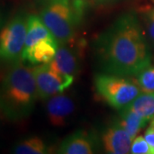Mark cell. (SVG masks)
<instances>
[{
    "label": "cell",
    "mask_w": 154,
    "mask_h": 154,
    "mask_svg": "<svg viewBox=\"0 0 154 154\" xmlns=\"http://www.w3.org/2000/svg\"><path fill=\"white\" fill-rule=\"evenodd\" d=\"M102 140L105 150L108 153L126 154L130 152L133 139L119 123L110 127L104 133Z\"/></svg>",
    "instance_id": "cell-7"
},
{
    "label": "cell",
    "mask_w": 154,
    "mask_h": 154,
    "mask_svg": "<svg viewBox=\"0 0 154 154\" xmlns=\"http://www.w3.org/2000/svg\"><path fill=\"white\" fill-rule=\"evenodd\" d=\"M95 88L102 99L116 109H124L141 92L138 83L113 74L97 75Z\"/></svg>",
    "instance_id": "cell-4"
},
{
    "label": "cell",
    "mask_w": 154,
    "mask_h": 154,
    "mask_svg": "<svg viewBox=\"0 0 154 154\" xmlns=\"http://www.w3.org/2000/svg\"><path fill=\"white\" fill-rule=\"evenodd\" d=\"M97 2H105V1H108V0H96Z\"/></svg>",
    "instance_id": "cell-21"
},
{
    "label": "cell",
    "mask_w": 154,
    "mask_h": 154,
    "mask_svg": "<svg viewBox=\"0 0 154 154\" xmlns=\"http://www.w3.org/2000/svg\"><path fill=\"white\" fill-rule=\"evenodd\" d=\"M145 139L151 147L152 153H154V124L150 123V126L145 134Z\"/></svg>",
    "instance_id": "cell-19"
},
{
    "label": "cell",
    "mask_w": 154,
    "mask_h": 154,
    "mask_svg": "<svg viewBox=\"0 0 154 154\" xmlns=\"http://www.w3.org/2000/svg\"><path fill=\"white\" fill-rule=\"evenodd\" d=\"M40 18L59 45H68L75 36L76 18L69 0H51Z\"/></svg>",
    "instance_id": "cell-3"
},
{
    "label": "cell",
    "mask_w": 154,
    "mask_h": 154,
    "mask_svg": "<svg viewBox=\"0 0 154 154\" xmlns=\"http://www.w3.org/2000/svg\"><path fill=\"white\" fill-rule=\"evenodd\" d=\"M48 63L57 72L74 77L79 68L78 54L66 45H59L55 57Z\"/></svg>",
    "instance_id": "cell-9"
},
{
    "label": "cell",
    "mask_w": 154,
    "mask_h": 154,
    "mask_svg": "<svg viewBox=\"0 0 154 154\" xmlns=\"http://www.w3.org/2000/svg\"><path fill=\"white\" fill-rule=\"evenodd\" d=\"M144 22L146 31L149 38L154 42V9H148L143 11Z\"/></svg>",
    "instance_id": "cell-18"
},
{
    "label": "cell",
    "mask_w": 154,
    "mask_h": 154,
    "mask_svg": "<svg viewBox=\"0 0 154 154\" xmlns=\"http://www.w3.org/2000/svg\"><path fill=\"white\" fill-rule=\"evenodd\" d=\"M48 118L53 126H63L68 117L75 109L74 102L63 94H57L51 97L46 105Z\"/></svg>",
    "instance_id": "cell-8"
},
{
    "label": "cell",
    "mask_w": 154,
    "mask_h": 154,
    "mask_svg": "<svg viewBox=\"0 0 154 154\" xmlns=\"http://www.w3.org/2000/svg\"><path fill=\"white\" fill-rule=\"evenodd\" d=\"M63 154H91L94 152V144L87 133L78 131L63 140L58 148Z\"/></svg>",
    "instance_id": "cell-11"
},
{
    "label": "cell",
    "mask_w": 154,
    "mask_h": 154,
    "mask_svg": "<svg viewBox=\"0 0 154 154\" xmlns=\"http://www.w3.org/2000/svg\"><path fill=\"white\" fill-rule=\"evenodd\" d=\"M99 48L105 69L113 75H137L151 63L144 33L133 14L122 15L111 25Z\"/></svg>",
    "instance_id": "cell-1"
},
{
    "label": "cell",
    "mask_w": 154,
    "mask_h": 154,
    "mask_svg": "<svg viewBox=\"0 0 154 154\" xmlns=\"http://www.w3.org/2000/svg\"><path fill=\"white\" fill-rule=\"evenodd\" d=\"M58 46L59 44L55 38L41 40L31 48L23 51L22 60H27L33 64L47 63L55 57Z\"/></svg>",
    "instance_id": "cell-10"
},
{
    "label": "cell",
    "mask_w": 154,
    "mask_h": 154,
    "mask_svg": "<svg viewBox=\"0 0 154 154\" xmlns=\"http://www.w3.org/2000/svg\"><path fill=\"white\" fill-rule=\"evenodd\" d=\"M137 83L141 92L153 93L154 92V68L147 67L137 75Z\"/></svg>",
    "instance_id": "cell-16"
},
{
    "label": "cell",
    "mask_w": 154,
    "mask_h": 154,
    "mask_svg": "<svg viewBox=\"0 0 154 154\" xmlns=\"http://www.w3.org/2000/svg\"><path fill=\"white\" fill-rule=\"evenodd\" d=\"M0 114H1V112H0Z\"/></svg>",
    "instance_id": "cell-22"
},
{
    "label": "cell",
    "mask_w": 154,
    "mask_h": 154,
    "mask_svg": "<svg viewBox=\"0 0 154 154\" xmlns=\"http://www.w3.org/2000/svg\"><path fill=\"white\" fill-rule=\"evenodd\" d=\"M130 152L133 154H151L152 150L145 138L136 136L131 145Z\"/></svg>",
    "instance_id": "cell-17"
},
{
    "label": "cell",
    "mask_w": 154,
    "mask_h": 154,
    "mask_svg": "<svg viewBox=\"0 0 154 154\" xmlns=\"http://www.w3.org/2000/svg\"><path fill=\"white\" fill-rule=\"evenodd\" d=\"M13 152L17 154H44L47 152V147L42 139L30 137L17 144L13 149Z\"/></svg>",
    "instance_id": "cell-15"
},
{
    "label": "cell",
    "mask_w": 154,
    "mask_h": 154,
    "mask_svg": "<svg viewBox=\"0 0 154 154\" xmlns=\"http://www.w3.org/2000/svg\"><path fill=\"white\" fill-rule=\"evenodd\" d=\"M3 25H4V18H3V16L0 12V32L3 28Z\"/></svg>",
    "instance_id": "cell-20"
},
{
    "label": "cell",
    "mask_w": 154,
    "mask_h": 154,
    "mask_svg": "<svg viewBox=\"0 0 154 154\" xmlns=\"http://www.w3.org/2000/svg\"><path fill=\"white\" fill-rule=\"evenodd\" d=\"M125 108L130 109L141 116L151 120L154 116V92L140 94L137 98Z\"/></svg>",
    "instance_id": "cell-14"
},
{
    "label": "cell",
    "mask_w": 154,
    "mask_h": 154,
    "mask_svg": "<svg viewBox=\"0 0 154 154\" xmlns=\"http://www.w3.org/2000/svg\"><path fill=\"white\" fill-rule=\"evenodd\" d=\"M39 99H50L57 94H62L73 83L74 77L65 75L54 70L50 64L41 63L33 68Z\"/></svg>",
    "instance_id": "cell-6"
},
{
    "label": "cell",
    "mask_w": 154,
    "mask_h": 154,
    "mask_svg": "<svg viewBox=\"0 0 154 154\" xmlns=\"http://www.w3.org/2000/svg\"><path fill=\"white\" fill-rule=\"evenodd\" d=\"M53 38L54 36L46 28L40 17L33 15L28 17V28L24 50L31 48L33 45L41 40Z\"/></svg>",
    "instance_id": "cell-12"
},
{
    "label": "cell",
    "mask_w": 154,
    "mask_h": 154,
    "mask_svg": "<svg viewBox=\"0 0 154 154\" xmlns=\"http://www.w3.org/2000/svg\"><path fill=\"white\" fill-rule=\"evenodd\" d=\"M28 17L17 15L2 28L0 32V61L19 62L25 46Z\"/></svg>",
    "instance_id": "cell-5"
},
{
    "label": "cell",
    "mask_w": 154,
    "mask_h": 154,
    "mask_svg": "<svg viewBox=\"0 0 154 154\" xmlns=\"http://www.w3.org/2000/svg\"><path fill=\"white\" fill-rule=\"evenodd\" d=\"M38 97L33 68L17 62L0 82V112L11 121L27 117Z\"/></svg>",
    "instance_id": "cell-2"
},
{
    "label": "cell",
    "mask_w": 154,
    "mask_h": 154,
    "mask_svg": "<svg viewBox=\"0 0 154 154\" xmlns=\"http://www.w3.org/2000/svg\"><path fill=\"white\" fill-rule=\"evenodd\" d=\"M148 121L147 118L141 116L132 110L124 108L119 124L129 134L131 138L134 139L136 137L138 133L146 125Z\"/></svg>",
    "instance_id": "cell-13"
}]
</instances>
